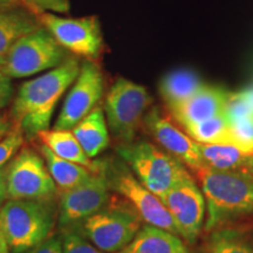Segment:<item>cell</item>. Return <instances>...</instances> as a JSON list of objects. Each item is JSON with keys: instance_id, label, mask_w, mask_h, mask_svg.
<instances>
[{"instance_id": "cell-1", "label": "cell", "mask_w": 253, "mask_h": 253, "mask_svg": "<svg viewBox=\"0 0 253 253\" xmlns=\"http://www.w3.org/2000/svg\"><path fill=\"white\" fill-rule=\"evenodd\" d=\"M81 61L72 55L62 65L24 82L12 100L9 119L25 140L37 138L49 129L56 104L69 89L80 71Z\"/></svg>"}, {"instance_id": "cell-2", "label": "cell", "mask_w": 253, "mask_h": 253, "mask_svg": "<svg viewBox=\"0 0 253 253\" xmlns=\"http://www.w3.org/2000/svg\"><path fill=\"white\" fill-rule=\"evenodd\" d=\"M201 182L208 218L205 230L214 231L224 224L253 214V176L244 170H195Z\"/></svg>"}, {"instance_id": "cell-3", "label": "cell", "mask_w": 253, "mask_h": 253, "mask_svg": "<svg viewBox=\"0 0 253 253\" xmlns=\"http://www.w3.org/2000/svg\"><path fill=\"white\" fill-rule=\"evenodd\" d=\"M116 154L136 178L162 202L173 186L192 178L184 163L151 142L119 144Z\"/></svg>"}, {"instance_id": "cell-4", "label": "cell", "mask_w": 253, "mask_h": 253, "mask_svg": "<svg viewBox=\"0 0 253 253\" xmlns=\"http://www.w3.org/2000/svg\"><path fill=\"white\" fill-rule=\"evenodd\" d=\"M142 224L140 213L126 199L112 196L101 210L67 229L78 232L102 252L116 253L130 244Z\"/></svg>"}, {"instance_id": "cell-5", "label": "cell", "mask_w": 253, "mask_h": 253, "mask_svg": "<svg viewBox=\"0 0 253 253\" xmlns=\"http://www.w3.org/2000/svg\"><path fill=\"white\" fill-rule=\"evenodd\" d=\"M54 202L9 199L0 208V233L9 252L24 253L52 236L55 226Z\"/></svg>"}, {"instance_id": "cell-6", "label": "cell", "mask_w": 253, "mask_h": 253, "mask_svg": "<svg viewBox=\"0 0 253 253\" xmlns=\"http://www.w3.org/2000/svg\"><path fill=\"white\" fill-rule=\"evenodd\" d=\"M153 97L147 88L126 78H118L104 97L103 112L112 135L120 144L135 141L151 108Z\"/></svg>"}, {"instance_id": "cell-7", "label": "cell", "mask_w": 253, "mask_h": 253, "mask_svg": "<svg viewBox=\"0 0 253 253\" xmlns=\"http://www.w3.org/2000/svg\"><path fill=\"white\" fill-rule=\"evenodd\" d=\"M69 56L71 53L41 26L19 38L7 50L0 67L11 79H23L58 67Z\"/></svg>"}, {"instance_id": "cell-8", "label": "cell", "mask_w": 253, "mask_h": 253, "mask_svg": "<svg viewBox=\"0 0 253 253\" xmlns=\"http://www.w3.org/2000/svg\"><path fill=\"white\" fill-rule=\"evenodd\" d=\"M103 171L110 190L126 199L148 225L178 236L171 214L163 202L136 178L121 158L103 160Z\"/></svg>"}, {"instance_id": "cell-9", "label": "cell", "mask_w": 253, "mask_h": 253, "mask_svg": "<svg viewBox=\"0 0 253 253\" xmlns=\"http://www.w3.org/2000/svg\"><path fill=\"white\" fill-rule=\"evenodd\" d=\"M7 197L14 201L54 202L59 196L55 182L40 153L24 147L6 167Z\"/></svg>"}, {"instance_id": "cell-10", "label": "cell", "mask_w": 253, "mask_h": 253, "mask_svg": "<svg viewBox=\"0 0 253 253\" xmlns=\"http://www.w3.org/2000/svg\"><path fill=\"white\" fill-rule=\"evenodd\" d=\"M40 25L63 48L78 58L95 60L103 50V36L96 17L66 18L52 12L34 13Z\"/></svg>"}, {"instance_id": "cell-11", "label": "cell", "mask_w": 253, "mask_h": 253, "mask_svg": "<svg viewBox=\"0 0 253 253\" xmlns=\"http://www.w3.org/2000/svg\"><path fill=\"white\" fill-rule=\"evenodd\" d=\"M104 94L102 69L94 60L81 61L77 79L69 87L53 129L72 130L82 119L99 106Z\"/></svg>"}, {"instance_id": "cell-12", "label": "cell", "mask_w": 253, "mask_h": 253, "mask_svg": "<svg viewBox=\"0 0 253 253\" xmlns=\"http://www.w3.org/2000/svg\"><path fill=\"white\" fill-rule=\"evenodd\" d=\"M107 177L101 170L74 188L59 192V226L67 229L101 210L112 198Z\"/></svg>"}, {"instance_id": "cell-13", "label": "cell", "mask_w": 253, "mask_h": 253, "mask_svg": "<svg viewBox=\"0 0 253 253\" xmlns=\"http://www.w3.org/2000/svg\"><path fill=\"white\" fill-rule=\"evenodd\" d=\"M178 236L194 244L204 226L205 198L194 178L179 183L168 192L163 201Z\"/></svg>"}, {"instance_id": "cell-14", "label": "cell", "mask_w": 253, "mask_h": 253, "mask_svg": "<svg viewBox=\"0 0 253 253\" xmlns=\"http://www.w3.org/2000/svg\"><path fill=\"white\" fill-rule=\"evenodd\" d=\"M143 126L151 137L167 153L175 156L185 166L194 170L202 169L198 142L181 129L162 112L160 107L154 106L148 110L143 119Z\"/></svg>"}, {"instance_id": "cell-15", "label": "cell", "mask_w": 253, "mask_h": 253, "mask_svg": "<svg viewBox=\"0 0 253 253\" xmlns=\"http://www.w3.org/2000/svg\"><path fill=\"white\" fill-rule=\"evenodd\" d=\"M230 91L204 84L190 99L172 109L170 114L183 126L203 122L225 114Z\"/></svg>"}, {"instance_id": "cell-16", "label": "cell", "mask_w": 253, "mask_h": 253, "mask_svg": "<svg viewBox=\"0 0 253 253\" xmlns=\"http://www.w3.org/2000/svg\"><path fill=\"white\" fill-rule=\"evenodd\" d=\"M41 144L46 145L56 156L67 160L69 162L80 164L91 172H97L102 167V161L91 160L82 149L72 130H56L47 129L40 131L37 136Z\"/></svg>"}, {"instance_id": "cell-17", "label": "cell", "mask_w": 253, "mask_h": 253, "mask_svg": "<svg viewBox=\"0 0 253 253\" xmlns=\"http://www.w3.org/2000/svg\"><path fill=\"white\" fill-rule=\"evenodd\" d=\"M82 149L89 158H94L108 148L109 129L103 108L97 106L72 129Z\"/></svg>"}, {"instance_id": "cell-18", "label": "cell", "mask_w": 253, "mask_h": 253, "mask_svg": "<svg viewBox=\"0 0 253 253\" xmlns=\"http://www.w3.org/2000/svg\"><path fill=\"white\" fill-rule=\"evenodd\" d=\"M39 27V20L30 9L0 6V63L19 38Z\"/></svg>"}, {"instance_id": "cell-19", "label": "cell", "mask_w": 253, "mask_h": 253, "mask_svg": "<svg viewBox=\"0 0 253 253\" xmlns=\"http://www.w3.org/2000/svg\"><path fill=\"white\" fill-rule=\"evenodd\" d=\"M120 253H191L181 237L143 225L134 240Z\"/></svg>"}, {"instance_id": "cell-20", "label": "cell", "mask_w": 253, "mask_h": 253, "mask_svg": "<svg viewBox=\"0 0 253 253\" xmlns=\"http://www.w3.org/2000/svg\"><path fill=\"white\" fill-rule=\"evenodd\" d=\"M204 84L195 72L178 69L167 74L160 82L158 90L169 112L184 103Z\"/></svg>"}, {"instance_id": "cell-21", "label": "cell", "mask_w": 253, "mask_h": 253, "mask_svg": "<svg viewBox=\"0 0 253 253\" xmlns=\"http://www.w3.org/2000/svg\"><path fill=\"white\" fill-rule=\"evenodd\" d=\"M39 153L45 160L47 169H48L53 181L58 186L59 192L74 188V186L86 181L88 177L93 173L90 170L80 166V164L69 162L67 160L56 156L43 144H40Z\"/></svg>"}, {"instance_id": "cell-22", "label": "cell", "mask_w": 253, "mask_h": 253, "mask_svg": "<svg viewBox=\"0 0 253 253\" xmlns=\"http://www.w3.org/2000/svg\"><path fill=\"white\" fill-rule=\"evenodd\" d=\"M202 168L213 170H243L251 155L233 145L198 143Z\"/></svg>"}, {"instance_id": "cell-23", "label": "cell", "mask_w": 253, "mask_h": 253, "mask_svg": "<svg viewBox=\"0 0 253 253\" xmlns=\"http://www.w3.org/2000/svg\"><path fill=\"white\" fill-rule=\"evenodd\" d=\"M192 140L203 144H226L236 147L235 137L231 130V123L225 114L207 121L184 126Z\"/></svg>"}, {"instance_id": "cell-24", "label": "cell", "mask_w": 253, "mask_h": 253, "mask_svg": "<svg viewBox=\"0 0 253 253\" xmlns=\"http://www.w3.org/2000/svg\"><path fill=\"white\" fill-rule=\"evenodd\" d=\"M209 253H253V245L239 231L219 227L208 243Z\"/></svg>"}, {"instance_id": "cell-25", "label": "cell", "mask_w": 253, "mask_h": 253, "mask_svg": "<svg viewBox=\"0 0 253 253\" xmlns=\"http://www.w3.org/2000/svg\"><path fill=\"white\" fill-rule=\"evenodd\" d=\"M236 147L248 155H253V116L230 122Z\"/></svg>"}, {"instance_id": "cell-26", "label": "cell", "mask_w": 253, "mask_h": 253, "mask_svg": "<svg viewBox=\"0 0 253 253\" xmlns=\"http://www.w3.org/2000/svg\"><path fill=\"white\" fill-rule=\"evenodd\" d=\"M62 253H106L71 229L61 230Z\"/></svg>"}, {"instance_id": "cell-27", "label": "cell", "mask_w": 253, "mask_h": 253, "mask_svg": "<svg viewBox=\"0 0 253 253\" xmlns=\"http://www.w3.org/2000/svg\"><path fill=\"white\" fill-rule=\"evenodd\" d=\"M25 145V136L19 129L13 128L0 141V168L11 161Z\"/></svg>"}, {"instance_id": "cell-28", "label": "cell", "mask_w": 253, "mask_h": 253, "mask_svg": "<svg viewBox=\"0 0 253 253\" xmlns=\"http://www.w3.org/2000/svg\"><path fill=\"white\" fill-rule=\"evenodd\" d=\"M225 116L230 122L238 121V120L252 118L253 110L240 93H231L227 100Z\"/></svg>"}, {"instance_id": "cell-29", "label": "cell", "mask_w": 253, "mask_h": 253, "mask_svg": "<svg viewBox=\"0 0 253 253\" xmlns=\"http://www.w3.org/2000/svg\"><path fill=\"white\" fill-rule=\"evenodd\" d=\"M31 12H52L56 14H67L71 9L69 0H21Z\"/></svg>"}, {"instance_id": "cell-30", "label": "cell", "mask_w": 253, "mask_h": 253, "mask_svg": "<svg viewBox=\"0 0 253 253\" xmlns=\"http://www.w3.org/2000/svg\"><path fill=\"white\" fill-rule=\"evenodd\" d=\"M13 93L12 79L0 67V109H4L13 100Z\"/></svg>"}, {"instance_id": "cell-31", "label": "cell", "mask_w": 253, "mask_h": 253, "mask_svg": "<svg viewBox=\"0 0 253 253\" xmlns=\"http://www.w3.org/2000/svg\"><path fill=\"white\" fill-rule=\"evenodd\" d=\"M24 253H62L61 237L50 236L39 245Z\"/></svg>"}, {"instance_id": "cell-32", "label": "cell", "mask_w": 253, "mask_h": 253, "mask_svg": "<svg viewBox=\"0 0 253 253\" xmlns=\"http://www.w3.org/2000/svg\"><path fill=\"white\" fill-rule=\"evenodd\" d=\"M13 128H14L13 122H12V120L9 119V116L0 114V140L4 138Z\"/></svg>"}, {"instance_id": "cell-33", "label": "cell", "mask_w": 253, "mask_h": 253, "mask_svg": "<svg viewBox=\"0 0 253 253\" xmlns=\"http://www.w3.org/2000/svg\"><path fill=\"white\" fill-rule=\"evenodd\" d=\"M7 198V184H6V168H0V208Z\"/></svg>"}, {"instance_id": "cell-34", "label": "cell", "mask_w": 253, "mask_h": 253, "mask_svg": "<svg viewBox=\"0 0 253 253\" xmlns=\"http://www.w3.org/2000/svg\"><path fill=\"white\" fill-rule=\"evenodd\" d=\"M0 6L2 7H24L27 8L21 0H0ZM28 9V8H27Z\"/></svg>"}, {"instance_id": "cell-35", "label": "cell", "mask_w": 253, "mask_h": 253, "mask_svg": "<svg viewBox=\"0 0 253 253\" xmlns=\"http://www.w3.org/2000/svg\"><path fill=\"white\" fill-rule=\"evenodd\" d=\"M239 93L243 95V97H244L246 101H248L250 107H251L253 110V87H250V88H248V89L239 91Z\"/></svg>"}, {"instance_id": "cell-36", "label": "cell", "mask_w": 253, "mask_h": 253, "mask_svg": "<svg viewBox=\"0 0 253 253\" xmlns=\"http://www.w3.org/2000/svg\"><path fill=\"white\" fill-rule=\"evenodd\" d=\"M243 170L246 172H249L251 176H253V155H251V156L249 157L248 162H246L244 168H243Z\"/></svg>"}, {"instance_id": "cell-37", "label": "cell", "mask_w": 253, "mask_h": 253, "mask_svg": "<svg viewBox=\"0 0 253 253\" xmlns=\"http://www.w3.org/2000/svg\"><path fill=\"white\" fill-rule=\"evenodd\" d=\"M8 246L6 244V240L4 237H2L1 233H0V253H8Z\"/></svg>"}, {"instance_id": "cell-38", "label": "cell", "mask_w": 253, "mask_h": 253, "mask_svg": "<svg viewBox=\"0 0 253 253\" xmlns=\"http://www.w3.org/2000/svg\"><path fill=\"white\" fill-rule=\"evenodd\" d=\"M118 253H120V252H118Z\"/></svg>"}]
</instances>
